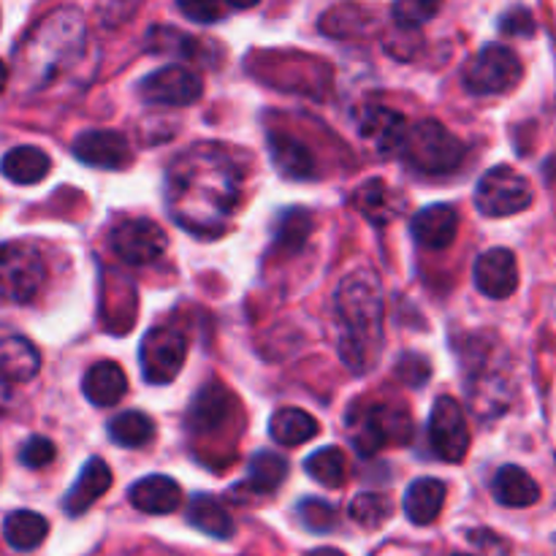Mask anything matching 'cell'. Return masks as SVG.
Returning <instances> with one entry per match:
<instances>
[{
	"label": "cell",
	"instance_id": "11",
	"mask_svg": "<svg viewBox=\"0 0 556 556\" xmlns=\"http://www.w3.org/2000/svg\"><path fill=\"white\" fill-rule=\"evenodd\" d=\"M109 244H112L114 255L130 266L152 264L163 255L168 239L166 231L157 226L155 220L147 217H130V220L117 223L109 233Z\"/></svg>",
	"mask_w": 556,
	"mask_h": 556
},
{
	"label": "cell",
	"instance_id": "40",
	"mask_svg": "<svg viewBox=\"0 0 556 556\" xmlns=\"http://www.w3.org/2000/svg\"><path fill=\"white\" fill-rule=\"evenodd\" d=\"M228 5H233V9H253V5H258L261 0H226Z\"/></svg>",
	"mask_w": 556,
	"mask_h": 556
},
{
	"label": "cell",
	"instance_id": "42",
	"mask_svg": "<svg viewBox=\"0 0 556 556\" xmlns=\"http://www.w3.org/2000/svg\"><path fill=\"white\" fill-rule=\"evenodd\" d=\"M5 85H9V68H5V63L0 60V92L5 90Z\"/></svg>",
	"mask_w": 556,
	"mask_h": 556
},
{
	"label": "cell",
	"instance_id": "18",
	"mask_svg": "<svg viewBox=\"0 0 556 556\" xmlns=\"http://www.w3.org/2000/svg\"><path fill=\"white\" fill-rule=\"evenodd\" d=\"M109 489H112V470H109L106 462L92 456V459H87V465L81 467L74 486H71L68 494H65L63 510L76 519V516L87 514V510H90L92 505L109 492Z\"/></svg>",
	"mask_w": 556,
	"mask_h": 556
},
{
	"label": "cell",
	"instance_id": "17",
	"mask_svg": "<svg viewBox=\"0 0 556 556\" xmlns=\"http://www.w3.org/2000/svg\"><path fill=\"white\" fill-rule=\"evenodd\" d=\"M413 239L421 248L445 250L454 244L456 231H459V212L451 204H429L410 220Z\"/></svg>",
	"mask_w": 556,
	"mask_h": 556
},
{
	"label": "cell",
	"instance_id": "6",
	"mask_svg": "<svg viewBox=\"0 0 556 556\" xmlns=\"http://www.w3.org/2000/svg\"><path fill=\"white\" fill-rule=\"evenodd\" d=\"M521 60L505 43H486L470 63L465 65V79L467 92L472 96H505L514 90L521 81Z\"/></svg>",
	"mask_w": 556,
	"mask_h": 556
},
{
	"label": "cell",
	"instance_id": "31",
	"mask_svg": "<svg viewBox=\"0 0 556 556\" xmlns=\"http://www.w3.org/2000/svg\"><path fill=\"white\" fill-rule=\"evenodd\" d=\"M309 233H313V215L302 206H291V210L280 212L275 226V250L293 255L307 244Z\"/></svg>",
	"mask_w": 556,
	"mask_h": 556
},
{
	"label": "cell",
	"instance_id": "12",
	"mask_svg": "<svg viewBox=\"0 0 556 556\" xmlns=\"http://www.w3.org/2000/svg\"><path fill=\"white\" fill-rule=\"evenodd\" d=\"M201 92H204V85L199 76L182 65H163L144 76L139 85V96L157 106H190L199 101Z\"/></svg>",
	"mask_w": 556,
	"mask_h": 556
},
{
	"label": "cell",
	"instance_id": "19",
	"mask_svg": "<svg viewBox=\"0 0 556 556\" xmlns=\"http://www.w3.org/2000/svg\"><path fill=\"white\" fill-rule=\"evenodd\" d=\"M128 500L141 514L166 516L179 508V503H182V489L168 476H147L130 486Z\"/></svg>",
	"mask_w": 556,
	"mask_h": 556
},
{
	"label": "cell",
	"instance_id": "21",
	"mask_svg": "<svg viewBox=\"0 0 556 556\" xmlns=\"http://www.w3.org/2000/svg\"><path fill=\"white\" fill-rule=\"evenodd\" d=\"M81 391H85L87 402H92L96 407H114L128 391V378L119 364L98 362L87 369Z\"/></svg>",
	"mask_w": 556,
	"mask_h": 556
},
{
	"label": "cell",
	"instance_id": "27",
	"mask_svg": "<svg viewBox=\"0 0 556 556\" xmlns=\"http://www.w3.org/2000/svg\"><path fill=\"white\" fill-rule=\"evenodd\" d=\"M318 421L302 407H280L269 421V434L282 448H296L318 434Z\"/></svg>",
	"mask_w": 556,
	"mask_h": 556
},
{
	"label": "cell",
	"instance_id": "5",
	"mask_svg": "<svg viewBox=\"0 0 556 556\" xmlns=\"http://www.w3.org/2000/svg\"><path fill=\"white\" fill-rule=\"evenodd\" d=\"M351 443L362 456H375L386 445L405 443L413 434V418L402 407L367 405L348 416Z\"/></svg>",
	"mask_w": 556,
	"mask_h": 556
},
{
	"label": "cell",
	"instance_id": "9",
	"mask_svg": "<svg viewBox=\"0 0 556 556\" xmlns=\"http://www.w3.org/2000/svg\"><path fill=\"white\" fill-rule=\"evenodd\" d=\"M185 356H188V342L172 326H155L144 334L139 345L141 375L147 383L166 386L182 372Z\"/></svg>",
	"mask_w": 556,
	"mask_h": 556
},
{
	"label": "cell",
	"instance_id": "23",
	"mask_svg": "<svg viewBox=\"0 0 556 556\" xmlns=\"http://www.w3.org/2000/svg\"><path fill=\"white\" fill-rule=\"evenodd\" d=\"M445 494H448V489H445L443 481H438V478H418L405 492V516L416 527L432 525L440 516V510H443Z\"/></svg>",
	"mask_w": 556,
	"mask_h": 556
},
{
	"label": "cell",
	"instance_id": "2",
	"mask_svg": "<svg viewBox=\"0 0 556 556\" xmlns=\"http://www.w3.org/2000/svg\"><path fill=\"white\" fill-rule=\"evenodd\" d=\"M340 326V356L351 372L375 367L383 342V291L372 271H353L340 282L334 296Z\"/></svg>",
	"mask_w": 556,
	"mask_h": 556
},
{
	"label": "cell",
	"instance_id": "24",
	"mask_svg": "<svg viewBox=\"0 0 556 556\" xmlns=\"http://www.w3.org/2000/svg\"><path fill=\"white\" fill-rule=\"evenodd\" d=\"M41 369V356L36 345L25 337H5L0 340V378L9 383H27Z\"/></svg>",
	"mask_w": 556,
	"mask_h": 556
},
{
	"label": "cell",
	"instance_id": "28",
	"mask_svg": "<svg viewBox=\"0 0 556 556\" xmlns=\"http://www.w3.org/2000/svg\"><path fill=\"white\" fill-rule=\"evenodd\" d=\"M188 521L195 530L210 538H217V541H228V538H233V530H237L231 514L215 497H210V494H195L190 500Z\"/></svg>",
	"mask_w": 556,
	"mask_h": 556
},
{
	"label": "cell",
	"instance_id": "14",
	"mask_svg": "<svg viewBox=\"0 0 556 556\" xmlns=\"http://www.w3.org/2000/svg\"><path fill=\"white\" fill-rule=\"evenodd\" d=\"M233 410H237V400L231 391L217 380H210L199 389L193 396L188 410V427L195 434H215L231 421Z\"/></svg>",
	"mask_w": 556,
	"mask_h": 556
},
{
	"label": "cell",
	"instance_id": "16",
	"mask_svg": "<svg viewBox=\"0 0 556 556\" xmlns=\"http://www.w3.org/2000/svg\"><path fill=\"white\" fill-rule=\"evenodd\" d=\"M407 130H410V123L389 106H367L362 119H358L362 139L372 144L375 152H380V155H400Z\"/></svg>",
	"mask_w": 556,
	"mask_h": 556
},
{
	"label": "cell",
	"instance_id": "20",
	"mask_svg": "<svg viewBox=\"0 0 556 556\" xmlns=\"http://www.w3.org/2000/svg\"><path fill=\"white\" fill-rule=\"evenodd\" d=\"M269 157L275 163L277 172L288 179H313L315 174V157L309 147L302 139L286 130H275L269 134Z\"/></svg>",
	"mask_w": 556,
	"mask_h": 556
},
{
	"label": "cell",
	"instance_id": "7",
	"mask_svg": "<svg viewBox=\"0 0 556 556\" xmlns=\"http://www.w3.org/2000/svg\"><path fill=\"white\" fill-rule=\"evenodd\" d=\"M47 280L41 253L30 244H0V302L27 304L38 296Z\"/></svg>",
	"mask_w": 556,
	"mask_h": 556
},
{
	"label": "cell",
	"instance_id": "37",
	"mask_svg": "<svg viewBox=\"0 0 556 556\" xmlns=\"http://www.w3.org/2000/svg\"><path fill=\"white\" fill-rule=\"evenodd\" d=\"M54 456H58V448H54L52 440L41 438V434H36V438L27 440L20 451V462L25 467H30V470H41V467L52 465Z\"/></svg>",
	"mask_w": 556,
	"mask_h": 556
},
{
	"label": "cell",
	"instance_id": "4",
	"mask_svg": "<svg viewBox=\"0 0 556 556\" xmlns=\"http://www.w3.org/2000/svg\"><path fill=\"white\" fill-rule=\"evenodd\" d=\"M465 144L438 119H421L410 125L400 147V157L424 177L454 174L465 161Z\"/></svg>",
	"mask_w": 556,
	"mask_h": 556
},
{
	"label": "cell",
	"instance_id": "34",
	"mask_svg": "<svg viewBox=\"0 0 556 556\" xmlns=\"http://www.w3.org/2000/svg\"><path fill=\"white\" fill-rule=\"evenodd\" d=\"M391 510L394 508H391V500L386 494L364 492L351 503V519L367 530H378L380 525L391 519Z\"/></svg>",
	"mask_w": 556,
	"mask_h": 556
},
{
	"label": "cell",
	"instance_id": "33",
	"mask_svg": "<svg viewBox=\"0 0 556 556\" xmlns=\"http://www.w3.org/2000/svg\"><path fill=\"white\" fill-rule=\"evenodd\" d=\"M304 470L313 481L324 483L329 489H340L348 478V462L337 445H326V448L315 451L304 459Z\"/></svg>",
	"mask_w": 556,
	"mask_h": 556
},
{
	"label": "cell",
	"instance_id": "26",
	"mask_svg": "<svg viewBox=\"0 0 556 556\" xmlns=\"http://www.w3.org/2000/svg\"><path fill=\"white\" fill-rule=\"evenodd\" d=\"M52 168V161L43 150L33 144H22L14 147L3 155L0 161V172H3L5 179H11L14 185H36L41 182L43 177L49 174Z\"/></svg>",
	"mask_w": 556,
	"mask_h": 556
},
{
	"label": "cell",
	"instance_id": "1",
	"mask_svg": "<svg viewBox=\"0 0 556 556\" xmlns=\"http://www.w3.org/2000/svg\"><path fill=\"white\" fill-rule=\"evenodd\" d=\"M242 190V168L223 144L179 152L166 172V204L174 220L195 237H220Z\"/></svg>",
	"mask_w": 556,
	"mask_h": 556
},
{
	"label": "cell",
	"instance_id": "38",
	"mask_svg": "<svg viewBox=\"0 0 556 556\" xmlns=\"http://www.w3.org/2000/svg\"><path fill=\"white\" fill-rule=\"evenodd\" d=\"M177 5L188 20L201 25H210L223 16V0H177Z\"/></svg>",
	"mask_w": 556,
	"mask_h": 556
},
{
	"label": "cell",
	"instance_id": "30",
	"mask_svg": "<svg viewBox=\"0 0 556 556\" xmlns=\"http://www.w3.org/2000/svg\"><path fill=\"white\" fill-rule=\"evenodd\" d=\"M288 478V459L275 451H261L253 456L248 467V481L244 486L253 494H271L282 486Z\"/></svg>",
	"mask_w": 556,
	"mask_h": 556
},
{
	"label": "cell",
	"instance_id": "35",
	"mask_svg": "<svg viewBox=\"0 0 556 556\" xmlns=\"http://www.w3.org/2000/svg\"><path fill=\"white\" fill-rule=\"evenodd\" d=\"M443 0H394V20L400 27H421L432 16H438Z\"/></svg>",
	"mask_w": 556,
	"mask_h": 556
},
{
	"label": "cell",
	"instance_id": "41",
	"mask_svg": "<svg viewBox=\"0 0 556 556\" xmlns=\"http://www.w3.org/2000/svg\"><path fill=\"white\" fill-rule=\"evenodd\" d=\"M304 556H345L340 548H315V552L304 554Z\"/></svg>",
	"mask_w": 556,
	"mask_h": 556
},
{
	"label": "cell",
	"instance_id": "43",
	"mask_svg": "<svg viewBox=\"0 0 556 556\" xmlns=\"http://www.w3.org/2000/svg\"><path fill=\"white\" fill-rule=\"evenodd\" d=\"M451 556H472V554H451Z\"/></svg>",
	"mask_w": 556,
	"mask_h": 556
},
{
	"label": "cell",
	"instance_id": "8",
	"mask_svg": "<svg viewBox=\"0 0 556 556\" xmlns=\"http://www.w3.org/2000/svg\"><path fill=\"white\" fill-rule=\"evenodd\" d=\"M532 204V185L510 166H494L476 188V206L486 217H510Z\"/></svg>",
	"mask_w": 556,
	"mask_h": 556
},
{
	"label": "cell",
	"instance_id": "32",
	"mask_svg": "<svg viewBox=\"0 0 556 556\" xmlns=\"http://www.w3.org/2000/svg\"><path fill=\"white\" fill-rule=\"evenodd\" d=\"M152 434H155V424L139 410L119 413V416L112 418V424H109V438H112V443H117L119 448H144L152 440Z\"/></svg>",
	"mask_w": 556,
	"mask_h": 556
},
{
	"label": "cell",
	"instance_id": "39",
	"mask_svg": "<svg viewBox=\"0 0 556 556\" xmlns=\"http://www.w3.org/2000/svg\"><path fill=\"white\" fill-rule=\"evenodd\" d=\"M500 30L505 36H532L535 33V20H532V14L527 9H514L503 16Z\"/></svg>",
	"mask_w": 556,
	"mask_h": 556
},
{
	"label": "cell",
	"instance_id": "29",
	"mask_svg": "<svg viewBox=\"0 0 556 556\" xmlns=\"http://www.w3.org/2000/svg\"><path fill=\"white\" fill-rule=\"evenodd\" d=\"M49 535V521L36 510H14L3 521V538L16 552H33Z\"/></svg>",
	"mask_w": 556,
	"mask_h": 556
},
{
	"label": "cell",
	"instance_id": "10",
	"mask_svg": "<svg viewBox=\"0 0 556 556\" xmlns=\"http://www.w3.org/2000/svg\"><path fill=\"white\" fill-rule=\"evenodd\" d=\"M429 443L438 459L456 465L467 456L470 448V427H467L465 410L454 396H438L429 416Z\"/></svg>",
	"mask_w": 556,
	"mask_h": 556
},
{
	"label": "cell",
	"instance_id": "36",
	"mask_svg": "<svg viewBox=\"0 0 556 556\" xmlns=\"http://www.w3.org/2000/svg\"><path fill=\"white\" fill-rule=\"evenodd\" d=\"M299 519L309 532H331L337 527V510L326 500L307 497L299 503Z\"/></svg>",
	"mask_w": 556,
	"mask_h": 556
},
{
	"label": "cell",
	"instance_id": "3",
	"mask_svg": "<svg viewBox=\"0 0 556 556\" xmlns=\"http://www.w3.org/2000/svg\"><path fill=\"white\" fill-rule=\"evenodd\" d=\"M85 49V20L76 9H58L33 27L20 49L22 81L30 87L47 85L54 74L74 63Z\"/></svg>",
	"mask_w": 556,
	"mask_h": 556
},
{
	"label": "cell",
	"instance_id": "13",
	"mask_svg": "<svg viewBox=\"0 0 556 556\" xmlns=\"http://www.w3.org/2000/svg\"><path fill=\"white\" fill-rule=\"evenodd\" d=\"M472 280L476 288L489 299H510L519 288V264L508 248H492L476 261L472 266Z\"/></svg>",
	"mask_w": 556,
	"mask_h": 556
},
{
	"label": "cell",
	"instance_id": "25",
	"mask_svg": "<svg viewBox=\"0 0 556 556\" xmlns=\"http://www.w3.org/2000/svg\"><path fill=\"white\" fill-rule=\"evenodd\" d=\"M400 204L402 199L396 195V190L389 188L383 179H369L353 193V206L375 226H386L394 220L400 215Z\"/></svg>",
	"mask_w": 556,
	"mask_h": 556
},
{
	"label": "cell",
	"instance_id": "15",
	"mask_svg": "<svg viewBox=\"0 0 556 556\" xmlns=\"http://www.w3.org/2000/svg\"><path fill=\"white\" fill-rule=\"evenodd\" d=\"M74 155L85 166L119 172L134 161L128 139L117 130H85L74 139Z\"/></svg>",
	"mask_w": 556,
	"mask_h": 556
},
{
	"label": "cell",
	"instance_id": "22",
	"mask_svg": "<svg viewBox=\"0 0 556 556\" xmlns=\"http://www.w3.org/2000/svg\"><path fill=\"white\" fill-rule=\"evenodd\" d=\"M492 492L494 500L505 508H530L541 500V486H538L535 478L516 465L500 467L497 476H494Z\"/></svg>",
	"mask_w": 556,
	"mask_h": 556
}]
</instances>
